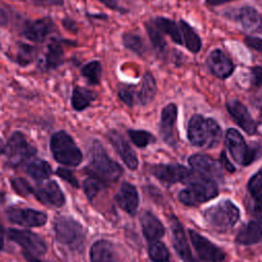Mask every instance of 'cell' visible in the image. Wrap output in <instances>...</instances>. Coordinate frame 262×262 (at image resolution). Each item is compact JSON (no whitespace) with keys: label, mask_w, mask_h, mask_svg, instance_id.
Masks as SVG:
<instances>
[{"label":"cell","mask_w":262,"mask_h":262,"mask_svg":"<svg viewBox=\"0 0 262 262\" xmlns=\"http://www.w3.org/2000/svg\"><path fill=\"white\" fill-rule=\"evenodd\" d=\"M208 4L210 5H220V4H224V3H227V2H230V1H233V0H206Z\"/></svg>","instance_id":"f5cc1de1"},{"label":"cell","mask_w":262,"mask_h":262,"mask_svg":"<svg viewBox=\"0 0 262 262\" xmlns=\"http://www.w3.org/2000/svg\"><path fill=\"white\" fill-rule=\"evenodd\" d=\"M23 256L24 258L28 261V262H43L42 260H40L37 256H34L33 254L27 252V251H23Z\"/></svg>","instance_id":"c3c4849f"},{"label":"cell","mask_w":262,"mask_h":262,"mask_svg":"<svg viewBox=\"0 0 262 262\" xmlns=\"http://www.w3.org/2000/svg\"><path fill=\"white\" fill-rule=\"evenodd\" d=\"M7 218L10 222L25 227H41L47 222V214L32 208L9 207L6 210Z\"/></svg>","instance_id":"8fae6325"},{"label":"cell","mask_w":262,"mask_h":262,"mask_svg":"<svg viewBox=\"0 0 262 262\" xmlns=\"http://www.w3.org/2000/svg\"><path fill=\"white\" fill-rule=\"evenodd\" d=\"M262 239V214L250 221L236 235V242L242 245H253Z\"/></svg>","instance_id":"484cf974"},{"label":"cell","mask_w":262,"mask_h":262,"mask_svg":"<svg viewBox=\"0 0 262 262\" xmlns=\"http://www.w3.org/2000/svg\"><path fill=\"white\" fill-rule=\"evenodd\" d=\"M54 160L67 167H78L83 161V154L75 143L73 137L66 131L53 133L49 142Z\"/></svg>","instance_id":"277c9868"},{"label":"cell","mask_w":262,"mask_h":262,"mask_svg":"<svg viewBox=\"0 0 262 262\" xmlns=\"http://www.w3.org/2000/svg\"><path fill=\"white\" fill-rule=\"evenodd\" d=\"M107 138L124 164L130 170H136L138 167V158L123 135L116 130H110L107 132Z\"/></svg>","instance_id":"9a60e30c"},{"label":"cell","mask_w":262,"mask_h":262,"mask_svg":"<svg viewBox=\"0 0 262 262\" xmlns=\"http://www.w3.org/2000/svg\"><path fill=\"white\" fill-rule=\"evenodd\" d=\"M84 172L87 176L94 177L110 186L120 179L124 170L119 163L108 157L99 141H94L90 148V161L85 166Z\"/></svg>","instance_id":"6da1fadb"},{"label":"cell","mask_w":262,"mask_h":262,"mask_svg":"<svg viewBox=\"0 0 262 262\" xmlns=\"http://www.w3.org/2000/svg\"><path fill=\"white\" fill-rule=\"evenodd\" d=\"M177 119V106L169 103L163 107L160 121V135L162 139L169 145L174 146L177 142L175 134V123Z\"/></svg>","instance_id":"ac0fdd59"},{"label":"cell","mask_w":262,"mask_h":262,"mask_svg":"<svg viewBox=\"0 0 262 262\" xmlns=\"http://www.w3.org/2000/svg\"><path fill=\"white\" fill-rule=\"evenodd\" d=\"M118 96L128 106H133L136 103V92L130 86L120 88Z\"/></svg>","instance_id":"60d3db41"},{"label":"cell","mask_w":262,"mask_h":262,"mask_svg":"<svg viewBox=\"0 0 262 262\" xmlns=\"http://www.w3.org/2000/svg\"><path fill=\"white\" fill-rule=\"evenodd\" d=\"M4 238H5V231H4L3 224H2V222L0 220V251L4 247Z\"/></svg>","instance_id":"816d5d0a"},{"label":"cell","mask_w":262,"mask_h":262,"mask_svg":"<svg viewBox=\"0 0 262 262\" xmlns=\"http://www.w3.org/2000/svg\"><path fill=\"white\" fill-rule=\"evenodd\" d=\"M248 190L256 201V209L262 213V171L255 173L248 182Z\"/></svg>","instance_id":"836d02e7"},{"label":"cell","mask_w":262,"mask_h":262,"mask_svg":"<svg viewBox=\"0 0 262 262\" xmlns=\"http://www.w3.org/2000/svg\"><path fill=\"white\" fill-rule=\"evenodd\" d=\"M184 182L187 183V187L179 192L178 199L185 206H196L218 195L216 180L194 171H191Z\"/></svg>","instance_id":"7a4b0ae2"},{"label":"cell","mask_w":262,"mask_h":262,"mask_svg":"<svg viewBox=\"0 0 262 262\" xmlns=\"http://www.w3.org/2000/svg\"><path fill=\"white\" fill-rule=\"evenodd\" d=\"M61 40L52 39L47 45L44 67L46 70H55L63 62V48Z\"/></svg>","instance_id":"83f0119b"},{"label":"cell","mask_w":262,"mask_h":262,"mask_svg":"<svg viewBox=\"0 0 262 262\" xmlns=\"http://www.w3.org/2000/svg\"><path fill=\"white\" fill-rule=\"evenodd\" d=\"M228 16L236 20L248 33H260L262 31V16L254 7L244 6L228 13Z\"/></svg>","instance_id":"2e32d148"},{"label":"cell","mask_w":262,"mask_h":262,"mask_svg":"<svg viewBox=\"0 0 262 262\" xmlns=\"http://www.w3.org/2000/svg\"><path fill=\"white\" fill-rule=\"evenodd\" d=\"M130 140L137 147H145L150 143L156 141V137L148 131L145 130H137V129H129L127 131Z\"/></svg>","instance_id":"8d00e7d4"},{"label":"cell","mask_w":262,"mask_h":262,"mask_svg":"<svg viewBox=\"0 0 262 262\" xmlns=\"http://www.w3.org/2000/svg\"><path fill=\"white\" fill-rule=\"evenodd\" d=\"M191 262H193V261H191Z\"/></svg>","instance_id":"6f0895ef"},{"label":"cell","mask_w":262,"mask_h":262,"mask_svg":"<svg viewBox=\"0 0 262 262\" xmlns=\"http://www.w3.org/2000/svg\"><path fill=\"white\" fill-rule=\"evenodd\" d=\"M8 23V15L4 9L0 7V26H4Z\"/></svg>","instance_id":"f907efd6"},{"label":"cell","mask_w":262,"mask_h":262,"mask_svg":"<svg viewBox=\"0 0 262 262\" xmlns=\"http://www.w3.org/2000/svg\"><path fill=\"white\" fill-rule=\"evenodd\" d=\"M90 262H120L112 242L98 239L90 248Z\"/></svg>","instance_id":"603a6c76"},{"label":"cell","mask_w":262,"mask_h":262,"mask_svg":"<svg viewBox=\"0 0 262 262\" xmlns=\"http://www.w3.org/2000/svg\"><path fill=\"white\" fill-rule=\"evenodd\" d=\"M116 204L127 214L134 216L139 206V194L136 187L128 181H124L114 196Z\"/></svg>","instance_id":"e0dca14e"},{"label":"cell","mask_w":262,"mask_h":262,"mask_svg":"<svg viewBox=\"0 0 262 262\" xmlns=\"http://www.w3.org/2000/svg\"><path fill=\"white\" fill-rule=\"evenodd\" d=\"M58 177H60L62 180H64L66 182H68L69 184H71L72 186L78 188L79 187V181L77 179V177L75 176V174L70 170V169H67V168H57L54 172Z\"/></svg>","instance_id":"b9f144b4"},{"label":"cell","mask_w":262,"mask_h":262,"mask_svg":"<svg viewBox=\"0 0 262 262\" xmlns=\"http://www.w3.org/2000/svg\"><path fill=\"white\" fill-rule=\"evenodd\" d=\"M11 187L13 190L21 195V196H28L32 194L33 192V186L24 178L21 177H15L11 179Z\"/></svg>","instance_id":"ab89813d"},{"label":"cell","mask_w":262,"mask_h":262,"mask_svg":"<svg viewBox=\"0 0 262 262\" xmlns=\"http://www.w3.org/2000/svg\"><path fill=\"white\" fill-rule=\"evenodd\" d=\"M145 28L149 37V40L156 49V51L161 56H165L167 54L168 46L166 43V40L163 36V33L156 27L154 21H149L145 24Z\"/></svg>","instance_id":"1f68e13d"},{"label":"cell","mask_w":262,"mask_h":262,"mask_svg":"<svg viewBox=\"0 0 262 262\" xmlns=\"http://www.w3.org/2000/svg\"><path fill=\"white\" fill-rule=\"evenodd\" d=\"M259 119H260V122H262V106L260 107V114H259Z\"/></svg>","instance_id":"9f6ffc18"},{"label":"cell","mask_w":262,"mask_h":262,"mask_svg":"<svg viewBox=\"0 0 262 262\" xmlns=\"http://www.w3.org/2000/svg\"><path fill=\"white\" fill-rule=\"evenodd\" d=\"M4 148H5V144L3 143L2 139L0 138V156H1L2 154H4Z\"/></svg>","instance_id":"db71d44e"},{"label":"cell","mask_w":262,"mask_h":262,"mask_svg":"<svg viewBox=\"0 0 262 262\" xmlns=\"http://www.w3.org/2000/svg\"><path fill=\"white\" fill-rule=\"evenodd\" d=\"M154 24L156 25V27L163 33L168 35L176 44H183L182 41V35H181V31H180V27L179 25H177L174 20L166 18V17H162L159 16L157 18H155Z\"/></svg>","instance_id":"f546056e"},{"label":"cell","mask_w":262,"mask_h":262,"mask_svg":"<svg viewBox=\"0 0 262 262\" xmlns=\"http://www.w3.org/2000/svg\"><path fill=\"white\" fill-rule=\"evenodd\" d=\"M23 167L25 173L38 182L47 180L52 174V169L49 163L40 158H36V156L24 163Z\"/></svg>","instance_id":"d4e9b609"},{"label":"cell","mask_w":262,"mask_h":262,"mask_svg":"<svg viewBox=\"0 0 262 262\" xmlns=\"http://www.w3.org/2000/svg\"><path fill=\"white\" fill-rule=\"evenodd\" d=\"M100 2H102L105 6L114 9V10H120L119 7V0H99Z\"/></svg>","instance_id":"7dc6e473"},{"label":"cell","mask_w":262,"mask_h":262,"mask_svg":"<svg viewBox=\"0 0 262 262\" xmlns=\"http://www.w3.org/2000/svg\"><path fill=\"white\" fill-rule=\"evenodd\" d=\"M95 93L91 90H89L86 87L82 86H76L73 89L72 97H71V104L72 107L77 111L81 112L85 108L89 107L92 101L95 99Z\"/></svg>","instance_id":"f1b7e54d"},{"label":"cell","mask_w":262,"mask_h":262,"mask_svg":"<svg viewBox=\"0 0 262 262\" xmlns=\"http://www.w3.org/2000/svg\"><path fill=\"white\" fill-rule=\"evenodd\" d=\"M157 93V83L151 73L146 72L141 81V86L138 92H136V103L140 105H146L152 101Z\"/></svg>","instance_id":"4316f807"},{"label":"cell","mask_w":262,"mask_h":262,"mask_svg":"<svg viewBox=\"0 0 262 262\" xmlns=\"http://www.w3.org/2000/svg\"><path fill=\"white\" fill-rule=\"evenodd\" d=\"M62 24H63V26H64L68 30L74 31V32L77 31V26H76V24H75L71 18H63Z\"/></svg>","instance_id":"681fc988"},{"label":"cell","mask_w":262,"mask_h":262,"mask_svg":"<svg viewBox=\"0 0 262 262\" xmlns=\"http://www.w3.org/2000/svg\"><path fill=\"white\" fill-rule=\"evenodd\" d=\"M207 66L211 73L220 79L229 77L234 69L232 61L220 49H215L209 54Z\"/></svg>","instance_id":"7402d4cb"},{"label":"cell","mask_w":262,"mask_h":262,"mask_svg":"<svg viewBox=\"0 0 262 262\" xmlns=\"http://www.w3.org/2000/svg\"><path fill=\"white\" fill-rule=\"evenodd\" d=\"M148 256L152 262H169L170 259L168 248L160 239L149 243Z\"/></svg>","instance_id":"e575fe53"},{"label":"cell","mask_w":262,"mask_h":262,"mask_svg":"<svg viewBox=\"0 0 262 262\" xmlns=\"http://www.w3.org/2000/svg\"><path fill=\"white\" fill-rule=\"evenodd\" d=\"M38 5L43 6H61L63 4V0H33Z\"/></svg>","instance_id":"f6af8a7d"},{"label":"cell","mask_w":262,"mask_h":262,"mask_svg":"<svg viewBox=\"0 0 262 262\" xmlns=\"http://www.w3.org/2000/svg\"><path fill=\"white\" fill-rule=\"evenodd\" d=\"M188 164L194 172L214 180H220L223 177V166L220 161H216L207 155H192L188 159Z\"/></svg>","instance_id":"5bb4252c"},{"label":"cell","mask_w":262,"mask_h":262,"mask_svg":"<svg viewBox=\"0 0 262 262\" xmlns=\"http://www.w3.org/2000/svg\"><path fill=\"white\" fill-rule=\"evenodd\" d=\"M221 129L218 123L211 118H204L201 115H193L187 126V137L194 146L212 148L221 139Z\"/></svg>","instance_id":"3957f363"},{"label":"cell","mask_w":262,"mask_h":262,"mask_svg":"<svg viewBox=\"0 0 262 262\" xmlns=\"http://www.w3.org/2000/svg\"><path fill=\"white\" fill-rule=\"evenodd\" d=\"M53 29L54 23L52 19L50 17H42L28 23L23 30V35L32 42L42 43L52 33Z\"/></svg>","instance_id":"ffe728a7"},{"label":"cell","mask_w":262,"mask_h":262,"mask_svg":"<svg viewBox=\"0 0 262 262\" xmlns=\"http://www.w3.org/2000/svg\"><path fill=\"white\" fill-rule=\"evenodd\" d=\"M220 163H221V165L223 166V168H225V169H227L228 171H230V172H234V167L230 164V162L227 160V158H226V156H225V154L224 152H222L221 155H220Z\"/></svg>","instance_id":"bcb514c9"},{"label":"cell","mask_w":262,"mask_h":262,"mask_svg":"<svg viewBox=\"0 0 262 262\" xmlns=\"http://www.w3.org/2000/svg\"><path fill=\"white\" fill-rule=\"evenodd\" d=\"M189 237L199 257L207 262H224L225 253L199 232L189 229Z\"/></svg>","instance_id":"7c38bea8"},{"label":"cell","mask_w":262,"mask_h":262,"mask_svg":"<svg viewBox=\"0 0 262 262\" xmlns=\"http://www.w3.org/2000/svg\"><path fill=\"white\" fill-rule=\"evenodd\" d=\"M36 154V147L33 146L19 131H14L5 143L4 155L7 159V163L11 167L23 165L28 160L35 157Z\"/></svg>","instance_id":"52a82bcc"},{"label":"cell","mask_w":262,"mask_h":262,"mask_svg":"<svg viewBox=\"0 0 262 262\" xmlns=\"http://www.w3.org/2000/svg\"><path fill=\"white\" fill-rule=\"evenodd\" d=\"M208 224L217 231H227L239 218L238 208L229 200H223L204 212Z\"/></svg>","instance_id":"8992f818"},{"label":"cell","mask_w":262,"mask_h":262,"mask_svg":"<svg viewBox=\"0 0 262 262\" xmlns=\"http://www.w3.org/2000/svg\"><path fill=\"white\" fill-rule=\"evenodd\" d=\"M53 229L57 242L71 250L82 251L85 244V230L80 222L71 216L59 215L54 219Z\"/></svg>","instance_id":"5b68a950"},{"label":"cell","mask_w":262,"mask_h":262,"mask_svg":"<svg viewBox=\"0 0 262 262\" xmlns=\"http://www.w3.org/2000/svg\"><path fill=\"white\" fill-rule=\"evenodd\" d=\"M245 43H246L249 47H251V48L257 50L258 52L262 53V38L248 36V37L245 38Z\"/></svg>","instance_id":"7bdbcfd3"},{"label":"cell","mask_w":262,"mask_h":262,"mask_svg":"<svg viewBox=\"0 0 262 262\" xmlns=\"http://www.w3.org/2000/svg\"><path fill=\"white\" fill-rule=\"evenodd\" d=\"M179 27L182 35V41L185 47L192 53H196L200 51L202 47V42L199 35L194 32V30L184 20L179 21Z\"/></svg>","instance_id":"4dcf8cb0"},{"label":"cell","mask_w":262,"mask_h":262,"mask_svg":"<svg viewBox=\"0 0 262 262\" xmlns=\"http://www.w3.org/2000/svg\"><path fill=\"white\" fill-rule=\"evenodd\" d=\"M150 173L160 181L173 184L184 182L191 174V170L179 164H157L150 167Z\"/></svg>","instance_id":"4fadbf2b"},{"label":"cell","mask_w":262,"mask_h":262,"mask_svg":"<svg viewBox=\"0 0 262 262\" xmlns=\"http://www.w3.org/2000/svg\"><path fill=\"white\" fill-rule=\"evenodd\" d=\"M7 235L10 241L20 246L23 248V251H27L34 256H42L47 251L45 241L33 231L9 228L7 231Z\"/></svg>","instance_id":"9c48e42d"},{"label":"cell","mask_w":262,"mask_h":262,"mask_svg":"<svg viewBox=\"0 0 262 262\" xmlns=\"http://www.w3.org/2000/svg\"><path fill=\"white\" fill-rule=\"evenodd\" d=\"M123 44L125 48L142 56L145 52V45L142 38L134 33H125L123 35Z\"/></svg>","instance_id":"d590c367"},{"label":"cell","mask_w":262,"mask_h":262,"mask_svg":"<svg viewBox=\"0 0 262 262\" xmlns=\"http://www.w3.org/2000/svg\"><path fill=\"white\" fill-rule=\"evenodd\" d=\"M225 143L233 160L242 166L250 165L260 155V150L254 145L249 146L241 133L233 128L226 131Z\"/></svg>","instance_id":"ba28073f"},{"label":"cell","mask_w":262,"mask_h":262,"mask_svg":"<svg viewBox=\"0 0 262 262\" xmlns=\"http://www.w3.org/2000/svg\"><path fill=\"white\" fill-rule=\"evenodd\" d=\"M3 202H4V194H3V192L0 191V204Z\"/></svg>","instance_id":"11a10c76"},{"label":"cell","mask_w":262,"mask_h":262,"mask_svg":"<svg viewBox=\"0 0 262 262\" xmlns=\"http://www.w3.org/2000/svg\"><path fill=\"white\" fill-rule=\"evenodd\" d=\"M226 108L235 123L248 134L253 135L257 131L256 122L251 117L247 107L236 99H230L226 102Z\"/></svg>","instance_id":"d6986e66"},{"label":"cell","mask_w":262,"mask_h":262,"mask_svg":"<svg viewBox=\"0 0 262 262\" xmlns=\"http://www.w3.org/2000/svg\"><path fill=\"white\" fill-rule=\"evenodd\" d=\"M36 56V48L26 44V43H18L16 47L15 53V61L20 66H27L28 63L32 62Z\"/></svg>","instance_id":"74e56055"},{"label":"cell","mask_w":262,"mask_h":262,"mask_svg":"<svg viewBox=\"0 0 262 262\" xmlns=\"http://www.w3.org/2000/svg\"><path fill=\"white\" fill-rule=\"evenodd\" d=\"M141 229L148 243L158 241L165 234V228L159 218L149 211H145L140 217Z\"/></svg>","instance_id":"cb8c5ba5"},{"label":"cell","mask_w":262,"mask_h":262,"mask_svg":"<svg viewBox=\"0 0 262 262\" xmlns=\"http://www.w3.org/2000/svg\"><path fill=\"white\" fill-rule=\"evenodd\" d=\"M170 227L172 231L173 247L177 255L185 262L193 261L183 226L175 216L170 218Z\"/></svg>","instance_id":"44dd1931"},{"label":"cell","mask_w":262,"mask_h":262,"mask_svg":"<svg viewBox=\"0 0 262 262\" xmlns=\"http://www.w3.org/2000/svg\"><path fill=\"white\" fill-rule=\"evenodd\" d=\"M253 83L256 86H262V67H254L252 69Z\"/></svg>","instance_id":"ee69618b"},{"label":"cell","mask_w":262,"mask_h":262,"mask_svg":"<svg viewBox=\"0 0 262 262\" xmlns=\"http://www.w3.org/2000/svg\"><path fill=\"white\" fill-rule=\"evenodd\" d=\"M106 187L107 186L102 181L91 176H87L83 181V189L89 201H92L102 189Z\"/></svg>","instance_id":"f35d334b"},{"label":"cell","mask_w":262,"mask_h":262,"mask_svg":"<svg viewBox=\"0 0 262 262\" xmlns=\"http://www.w3.org/2000/svg\"><path fill=\"white\" fill-rule=\"evenodd\" d=\"M32 195L49 207L59 208L66 204V195L54 180L47 179L46 181L43 180L38 182L36 186H33Z\"/></svg>","instance_id":"30bf717a"},{"label":"cell","mask_w":262,"mask_h":262,"mask_svg":"<svg viewBox=\"0 0 262 262\" xmlns=\"http://www.w3.org/2000/svg\"><path fill=\"white\" fill-rule=\"evenodd\" d=\"M81 74L90 85H98L102 75L101 63L98 60L89 61L83 66L81 69Z\"/></svg>","instance_id":"d6a6232c"}]
</instances>
